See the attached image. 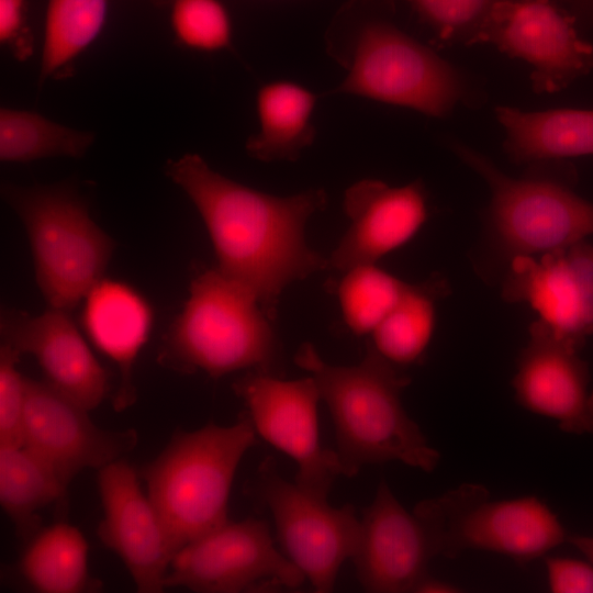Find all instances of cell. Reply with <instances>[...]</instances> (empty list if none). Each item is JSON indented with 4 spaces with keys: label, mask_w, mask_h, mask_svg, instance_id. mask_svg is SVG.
Instances as JSON below:
<instances>
[{
    "label": "cell",
    "mask_w": 593,
    "mask_h": 593,
    "mask_svg": "<svg viewBox=\"0 0 593 593\" xmlns=\"http://www.w3.org/2000/svg\"><path fill=\"white\" fill-rule=\"evenodd\" d=\"M165 174L200 213L216 268L250 289L272 321L287 287L328 268L305 240L309 219L327 204L323 189L272 195L219 174L197 154L169 159Z\"/></svg>",
    "instance_id": "cell-1"
},
{
    "label": "cell",
    "mask_w": 593,
    "mask_h": 593,
    "mask_svg": "<svg viewBox=\"0 0 593 593\" xmlns=\"http://www.w3.org/2000/svg\"><path fill=\"white\" fill-rule=\"evenodd\" d=\"M393 0H350L327 30V47L347 75L335 89L435 119L485 101L480 79L402 30Z\"/></svg>",
    "instance_id": "cell-2"
},
{
    "label": "cell",
    "mask_w": 593,
    "mask_h": 593,
    "mask_svg": "<svg viewBox=\"0 0 593 593\" xmlns=\"http://www.w3.org/2000/svg\"><path fill=\"white\" fill-rule=\"evenodd\" d=\"M446 144L490 191L472 253L474 271L486 283L500 282L517 257L539 256L593 235V202L577 192L579 175L569 159L534 161L512 177L465 142L448 137Z\"/></svg>",
    "instance_id": "cell-3"
},
{
    "label": "cell",
    "mask_w": 593,
    "mask_h": 593,
    "mask_svg": "<svg viewBox=\"0 0 593 593\" xmlns=\"http://www.w3.org/2000/svg\"><path fill=\"white\" fill-rule=\"evenodd\" d=\"M294 362L313 378L329 411L343 475L354 477L365 466L389 461L425 472L438 466L440 454L402 402L410 377L371 342L356 366L331 365L310 343L300 346Z\"/></svg>",
    "instance_id": "cell-4"
},
{
    "label": "cell",
    "mask_w": 593,
    "mask_h": 593,
    "mask_svg": "<svg viewBox=\"0 0 593 593\" xmlns=\"http://www.w3.org/2000/svg\"><path fill=\"white\" fill-rule=\"evenodd\" d=\"M257 296L215 269L198 272L159 349L161 366L213 379L239 370L277 376L282 345Z\"/></svg>",
    "instance_id": "cell-5"
},
{
    "label": "cell",
    "mask_w": 593,
    "mask_h": 593,
    "mask_svg": "<svg viewBox=\"0 0 593 593\" xmlns=\"http://www.w3.org/2000/svg\"><path fill=\"white\" fill-rule=\"evenodd\" d=\"M255 444L248 415L230 426L209 422L194 430H176L160 454L139 469L174 553L228 521L236 470Z\"/></svg>",
    "instance_id": "cell-6"
},
{
    "label": "cell",
    "mask_w": 593,
    "mask_h": 593,
    "mask_svg": "<svg viewBox=\"0 0 593 593\" xmlns=\"http://www.w3.org/2000/svg\"><path fill=\"white\" fill-rule=\"evenodd\" d=\"M1 195L26 231L43 298L48 306L70 312L103 278L114 240L90 216L72 183L4 182Z\"/></svg>",
    "instance_id": "cell-7"
},
{
    "label": "cell",
    "mask_w": 593,
    "mask_h": 593,
    "mask_svg": "<svg viewBox=\"0 0 593 593\" xmlns=\"http://www.w3.org/2000/svg\"><path fill=\"white\" fill-rule=\"evenodd\" d=\"M413 513L424 525L435 557L450 559L474 549L526 566L567 542L569 535L539 497L492 500L489 490L477 483L423 500Z\"/></svg>",
    "instance_id": "cell-8"
},
{
    "label": "cell",
    "mask_w": 593,
    "mask_h": 593,
    "mask_svg": "<svg viewBox=\"0 0 593 593\" xmlns=\"http://www.w3.org/2000/svg\"><path fill=\"white\" fill-rule=\"evenodd\" d=\"M253 491L269 508L284 555L315 592L333 591L340 567L359 545L360 519L354 506L334 507L327 497L287 481L271 457L259 465Z\"/></svg>",
    "instance_id": "cell-9"
},
{
    "label": "cell",
    "mask_w": 593,
    "mask_h": 593,
    "mask_svg": "<svg viewBox=\"0 0 593 593\" xmlns=\"http://www.w3.org/2000/svg\"><path fill=\"white\" fill-rule=\"evenodd\" d=\"M304 573L280 553L266 522L246 518L224 524L178 550L166 588L198 593H237L267 588L298 589Z\"/></svg>",
    "instance_id": "cell-10"
},
{
    "label": "cell",
    "mask_w": 593,
    "mask_h": 593,
    "mask_svg": "<svg viewBox=\"0 0 593 593\" xmlns=\"http://www.w3.org/2000/svg\"><path fill=\"white\" fill-rule=\"evenodd\" d=\"M233 390L245 403L256 433L295 461V483L327 497L336 478L343 473L336 451L321 444L317 422L321 395L313 378L283 380L248 371L233 383Z\"/></svg>",
    "instance_id": "cell-11"
},
{
    "label": "cell",
    "mask_w": 593,
    "mask_h": 593,
    "mask_svg": "<svg viewBox=\"0 0 593 593\" xmlns=\"http://www.w3.org/2000/svg\"><path fill=\"white\" fill-rule=\"evenodd\" d=\"M557 0H503L488 19L479 44H490L530 68L533 90L553 93L593 71V45Z\"/></svg>",
    "instance_id": "cell-12"
},
{
    "label": "cell",
    "mask_w": 593,
    "mask_h": 593,
    "mask_svg": "<svg viewBox=\"0 0 593 593\" xmlns=\"http://www.w3.org/2000/svg\"><path fill=\"white\" fill-rule=\"evenodd\" d=\"M88 412L46 380L26 379L22 447L47 466L66 490L82 470H100L122 459L138 441L135 429L101 428Z\"/></svg>",
    "instance_id": "cell-13"
},
{
    "label": "cell",
    "mask_w": 593,
    "mask_h": 593,
    "mask_svg": "<svg viewBox=\"0 0 593 593\" xmlns=\"http://www.w3.org/2000/svg\"><path fill=\"white\" fill-rule=\"evenodd\" d=\"M506 303H526L559 342L580 351L593 335V245L577 242L515 258L500 281Z\"/></svg>",
    "instance_id": "cell-14"
},
{
    "label": "cell",
    "mask_w": 593,
    "mask_h": 593,
    "mask_svg": "<svg viewBox=\"0 0 593 593\" xmlns=\"http://www.w3.org/2000/svg\"><path fill=\"white\" fill-rule=\"evenodd\" d=\"M139 478L123 459L98 470L103 508L98 537L122 560L138 593H160L175 553Z\"/></svg>",
    "instance_id": "cell-15"
},
{
    "label": "cell",
    "mask_w": 593,
    "mask_h": 593,
    "mask_svg": "<svg viewBox=\"0 0 593 593\" xmlns=\"http://www.w3.org/2000/svg\"><path fill=\"white\" fill-rule=\"evenodd\" d=\"M516 359L512 388L528 412L552 419L563 432L593 434V389L589 365L537 320Z\"/></svg>",
    "instance_id": "cell-16"
},
{
    "label": "cell",
    "mask_w": 593,
    "mask_h": 593,
    "mask_svg": "<svg viewBox=\"0 0 593 593\" xmlns=\"http://www.w3.org/2000/svg\"><path fill=\"white\" fill-rule=\"evenodd\" d=\"M1 343L38 362L46 381L91 411L109 392V378L69 311L51 307L38 315L3 307Z\"/></svg>",
    "instance_id": "cell-17"
},
{
    "label": "cell",
    "mask_w": 593,
    "mask_h": 593,
    "mask_svg": "<svg viewBox=\"0 0 593 593\" xmlns=\"http://www.w3.org/2000/svg\"><path fill=\"white\" fill-rule=\"evenodd\" d=\"M435 557L427 532L382 479L360 519V539L351 558L367 592H413Z\"/></svg>",
    "instance_id": "cell-18"
},
{
    "label": "cell",
    "mask_w": 593,
    "mask_h": 593,
    "mask_svg": "<svg viewBox=\"0 0 593 593\" xmlns=\"http://www.w3.org/2000/svg\"><path fill=\"white\" fill-rule=\"evenodd\" d=\"M344 210L350 225L328 258L339 271L376 264L411 239L428 216V194L421 179L401 187L362 179L346 190Z\"/></svg>",
    "instance_id": "cell-19"
},
{
    "label": "cell",
    "mask_w": 593,
    "mask_h": 593,
    "mask_svg": "<svg viewBox=\"0 0 593 593\" xmlns=\"http://www.w3.org/2000/svg\"><path fill=\"white\" fill-rule=\"evenodd\" d=\"M81 327L92 345L119 369L112 405L120 413L136 401L134 365L154 324V311L132 286L102 278L83 298Z\"/></svg>",
    "instance_id": "cell-20"
},
{
    "label": "cell",
    "mask_w": 593,
    "mask_h": 593,
    "mask_svg": "<svg viewBox=\"0 0 593 593\" xmlns=\"http://www.w3.org/2000/svg\"><path fill=\"white\" fill-rule=\"evenodd\" d=\"M494 113L505 134L504 154L515 165L593 156V110L497 105Z\"/></svg>",
    "instance_id": "cell-21"
},
{
    "label": "cell",
    "mask_w": 593,
    "mask_h": 593,
    "mask_svg": "<svg viewBox=\"0 0 593 593\" xmlns=\"http://www.w3.org/2000/svg\"><path fill=\"white\" fill-rule=\"evenodd\" d=\"M316 96L290 81L262 86L256 98L258 133L246 142L248 155L260 161L296 160L316 136L312 115Z\"/></svg>",
    "instance_id": "cell-22"
},
{
    "label": "cell",
    "mask_w": 593,
    "mask_h": 593,
    "mask_svg": "<svg viewBox=\"0 0 593 593\" xmlns=\"http://www.w3.org/2000/svg\"><path fill=\"white\" fill-rule=\"evenodd\" d=\"M20 572L42 593H83L102 588L89 573L85 536L68 523H56L31 539L21 557Z\"/></svg>",
    "instance_id": "cell-23"
},
{
    "label": "cell",
    "mask_w": 593,
    "mask_h": 593,
    "mask_svg": "<svg viewBox=\"0 0 593 593\" xmlns=\"http://www.w3.org/2000/svg\"><path fill=\"white\" fill-rule=\"evenodd\" d=\"M450 287L435 273L419 283H407L401 298L371 333V344L391 363L402 367L418 362L432 339L436 303Z\"/></svg>",
    "instance_id": "cell-24"
},
{
    "label": "cell",
    "mask_w": 593,
    "mask_h": 593,
    "mask_svg": "<svg viewBox=\"0 0 593 593\" xmlns=\"http://www.w3.org/2000/svg\"><path fill=\"white\" fill-rule=\"evenodd\" d=\"M67 490L52 470L24 447H0V504L15 533L32 539L40 511L65 500Z\"/></svg>",
    "instance_id": "cell-25"
},
{
    "label": "cell",
    "mask_w": 593,
    "mask_h": 593,
    "mask_svg": "<svg viewBox=\"0 0 593 593\" xmlns=\"http://www.w3.org/2000/svg\"><path fill=\"white\" fill-rule=\"evenodd\" d=\"M94 134L56 123L33 111L0 110V159L29 163L51 157H82Z\"/></svg>",
    "instance_id": "cell-26"
},
{
    "label": "cell",
    "mask_w": 593,
    "mask_h": 593,
    "mask_svg": "<svg viewBox=\"0 0 593 593\" xmlns=\"http://www.w3.org/2000/svg\"><path fill=\"white\" fill-rule=\"evenodd\" d=\"M109 0H48L38 85L57 77L100 34Z\"/></svg>",
    "instance_id": "cell-27"
},
{
    "label": "cell",
    "mask_w": 593,
    "mask_h": 593,
    "mask_svg": "<svg viewBox=\"0 0 593 593\" xmlns=\"http://www.w3.org/2000/svg\"><path fill=\"white\" fill-rule=\"evenodd\" d=\"M345 272L335 288L345 323L356 335L371 334L396 304L407 283L376 264Z\"/></svg>",
    "instance_id": "cell-28"
},
{
    "label": "cell",
    "mask_w": 593,
    "mask_h": 593,
    "mask_svg": "<svg viewBox=\"0 0 593 593\" xmlns=\"http://www.w3.org/2000/svg\"><path fill=\"white\" fill-rule=\"evenodd\" d=\"M441 45L479 44L482 30L503 0H405Z\"/></svg>",
    "instance_id": "cell-29"
},
{
    "label": "cell",
    "mask_w": 593,
    "mask_h": 593,
    "mask_svg": "<svg viewBox=\"0 0 593 593\" xmlns=\"http://www.w3.org/2000/svg\"><path fill=\"white\" fill-rule=\"evenodd\" d=\"M170 20L179 42L191 49L216 52L231 46V20L217 0H174Z\"/></svg>",
    "instance_id": "cell-30"
},
{
    "label": "cell",
    "mask_w": 593,
    "mask_h": 593,
    "mask_svg": "<svg viewBox=\"0 0 593 593\" xmlns=\"http://www.w3.org/2000/svg\"><path fill=\"white\" fill-rule=\"evenodd\" d=\"M21 355L0 344V447H22L26 379L18 370Z\"/></svg>",
    "instance_id": "cell-31"
},
{
    "label": "cell",
    "mask_w": 593,
    "mask_h": 593,
    "mask_svg": "<svg viewBox=\"0 0 593 593\" xmlns=\"http://www.w3.org/2000/svg\"><path fill=\"white\" fill-rule=\"evenodd\" d=\"M548 585L553 593H593V564L572 558L547 557Z\"/></svg>",
    "instance_id": "cell-32"
},
{
    "label": "cell",
    "mask_w": 593,
    "mask_h": 593,
    "mask_svg": "<svg viewBox=\"0 0 593 593\" xmlns=\"http://www.w3.org/2000/svg\"><path fill=\"white\" fill-rule=\"evenodd\" d=\"M26 0H0V42L13 56L24 60L33 51L32 37L25 25Z\"/></svg>",
    "instance_id": "cell-33"
},
{
    "label": "cell",
    "mask_w": 593,
    "mask_h": 593,
    "mask_svg": "<svg viewBox=\"0 0 593 593\" xmlns=\"http://www.w3.org/2000/svg\"><path fill=\"white\" fill-rule=\"evenodd\" d=\"M575 20L577 25L593 29V0H557Z\"/></svg>",
    "instance_id": "cell-34"
},
{
    "label": "cell",
    "mask_w": 593,
    "mask_h": 593,
    "mask_svg": "<svg viewBox=\"0 0 593 593\" xmlns=\"http://www.w3.org/2000/svg\"><path fill=\"white\" fill-rule=\"evenodd\" d=\"M457 585L435 578L429 573L425 575L414 588L413 592L418 593H456L460 592Z\"/></svg>",
    "instance_id": "cell-35"
},
{
    "label": "cell",
    "mask_w": 593,
    "mask_h": 593,
    "mask_svg": "<svg viewBox=\"0 0 593 593\" xmlns=\"http://www.w3.org/2000/svg\"><path fill=\"white\" fill-rule=\"evenodd\" d=\"M567 542L581 551L593 564V536L569 534Z\"/></svg>",
    "instance_id": "cell-36"
}]
</instances>
